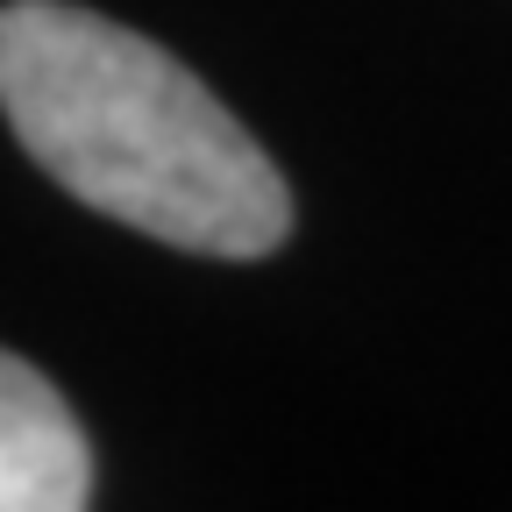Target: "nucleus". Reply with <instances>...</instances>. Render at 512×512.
I'll return each mask as SVG.
<instances>
[{
  "label": "nucleus",
  "instance_id": "obj_1",
  "mask_svg": "<svg viewBox=\"0 0 512 512\" xmlns=\"http://www.w3.org/2000/svg\"><path fill=\"white\" fill-rule=\"evenodd\" d=\"M0 114L72 200L171 249L271 256L292 235V192L249 128L171 50L93 8H0Z\"/></svg>",
  "mask_w": 512,
  "mask_h": 512
},
{
  "label": "nucleus",
  "instance_id": "obj_2",
  "mask_svg": "<svg viewBox=\"0 0 512 512\" xmlns=\"http://www.w3.org/2000/svg\"><path fill=\"white\" fill-rule=\"evenodd\" d=\"M93 498L86 434L50 377L0 349V512H79Z\"/></svg>",
  "mask_w": 512,
  "mask_h": 512
}]
</instances>
